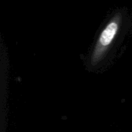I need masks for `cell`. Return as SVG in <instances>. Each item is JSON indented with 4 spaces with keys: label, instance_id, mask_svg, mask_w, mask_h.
<instances>
[{
    "label": "cell",
    "instance_id": "6da1fadb",
    "mask_svg": "<svg viewBox=\"0 0 132 132\" xmlns=\"http://www.w3.org/2000/svg\"><path fill=\"white\" fill-rule=\"evenodd\" d=\"M121 21V14L116 13L100 33L89 57L88 65L90 68L99 67L105 60L120 32Z\"/></svg>",
    "mask_w": 132,
    "mask_h": 132
}]
</instances>
